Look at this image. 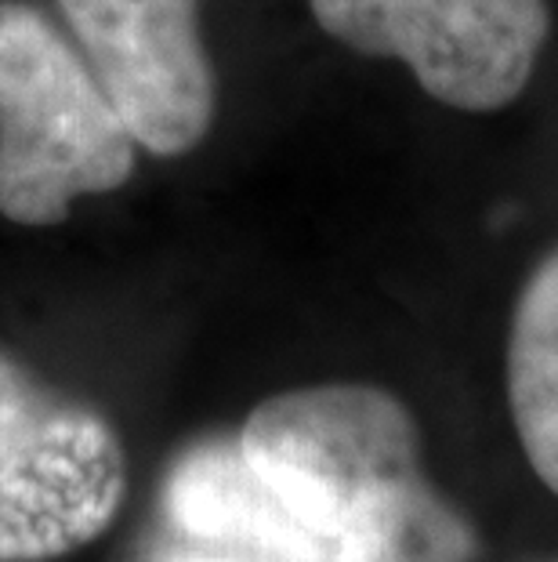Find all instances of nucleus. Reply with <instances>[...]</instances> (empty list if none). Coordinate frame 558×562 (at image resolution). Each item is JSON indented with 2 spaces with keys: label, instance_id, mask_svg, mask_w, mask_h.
Masks as SVG:
<instances>
[{
  "label": "nucleus",
  "instance_id": "obj_1",
  "mask_svg": "<svg viewBox=\"0 0 558 562\" xmlns=\"http://www.w3.org/2000/svg\"><path fill=\"white\" fill-rule=\"evenodd\" d=\"M135 149L88 58L41 8L0 0V214L62 225L80 196L130 182Z\"/></svg>",
  "mask_w": 558,
  "mask_h": 562
},
{
  "label": "nucleus",
  "instance_id": "obj_2",
  "mask_svg": "<svg viewBox=\"0 0 558 562\" xmlns=\"http://www.w3.org/2000/svg\"><path fill=\"white\" fill-rule=\"evenodd\" d=\"M236 442L291 516L334 555L355 512L424 475L418 417L396 392L363 381L269 396L247 414Z\"/></svg>",
  "mask_w": 558,
  "mask_h": 562
},
{
  "label": "nucleus",
  "instance_id": "obj_3",
  "mask_svg": "<svg viewBox=\"0 0 558 562\" xmlns=\"http://www.w3.org/2000/svg\"><path fill=\"white\" fill-rule=\"evenodd\" d=\"M127 453L110 417L0 352V562H52L110 530Z\"/></svg>",
  "mask_w": 558,
  "mask_h": 562
},
{
  "label": "nucleus",
  "instance_id": "obj_4",
  "mask_svg": "<svg viewBox=\"0 0 558 562\" xmlns=\"http://www.w3.org/2000/svg\"><path fill=\"white\" fill-rule=\"evenodd\" d=\"M316 26L363 58L410 69L446 110L501 113L522 99L551 37L548 0H308Z\"/></svg>",
  "mask_w": 558,
  "mask_h": 562
},
{
  "label": "nucleus",
  "instance_id": "obj_5",
  "mask_svg": "<svg viewBox=\"0 0 558 562\" xmlns=\"http://www.w3.org/2000/svg\"><path fill=\"white\" fill-rule=\"evenodd\" d=\"M130 138L152 157L204 146L218 74L200 33V0H55Z\"/></svg>",
  "mask_w": 558,
  "mask_h": 562
},
{
  "label": "nucleus",
  "instance_id": "obj_6",
  "mask_svg": "<svg viewBox=\"0 0 558 562\" xmlns=\"http://www.w3.org/2000/svg\"><path fill=\"white\" fill-rule=\"evenodd\" d=\"M160 497L174 530L196 541L265 562H334V548L291 516L236 439L189 447L171 464Z\"/></svg>",
  "mask_w": 558,
  "mask_h": 562
},
{
  "label": "nucleus",
  "instance_id": "obj_7",
  "mask_svg": "<svg viewBox=\"0 0 558 562\" xmlns=\"http://www.w3.org/2000/svg\"><path fill=\"white\" fill-rule=\"evenodd\" d=\"M504 381L519 447L533 475L558 497V247L519 286Z\"/></svg>",
  "mask_w": 558,
  "mask_h": 562
},
{
  "label": "nucleus",
  "instance_id": "obj_8",
  "mask_svg": "<svg viewBox=\"0 0 558 562\" xmlns=\"http://www.w3.org/2000/svg\"><path fill=\"white\" fill-rule=\"evenodd\" d=\"M475 548L471 522L418 475L355 512L334 562H475Z\"/></svg>",
  "mask_w": 558,
  "mask_h": 562
},
{
  "label": "nucleus",
  "instance_id": "obj_9",
  "mask_svg": "<svg viewBox=\"0 0 558 562\" xmlns=\"http://www.w3.org/2000/svg\"><path fill=\"white\" fill-rule=\"evenodd\" d=\"M168 562H265V559H251V555H178Z\"/></svg>",
  "mask_w": 558,
  "mask_h": 562
},
{
  "label": "nucleus",
  "instance_id": "obj_10",
  "mask_svg": "<svg viewBox=\"0 0 558 562\" xmlns=\"http://www.w3.org/2000/svg\"><path fill=\"white\" fill-rule=\"evenodd\" d=\"M551 562H558V559H551Z\"/></svg>",
  "mask_w": 558,
  "mask_h": 562
}]
</instances>
